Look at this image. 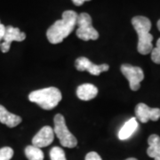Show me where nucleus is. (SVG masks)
I'll list each match as a JSON object with an SVG mask.
<instances>
[{
  "mask_svg": "<svg viewBox=\"0 0 160 160\" xmlns=\"http://www.w3.org/2000/svg\"><path fill=\"white\" fill-rule=\"evenodd\" d=\"M13 156V149L10 147H4L0 149V160H11Z\"/></svg>",
  "mask_w": 160,
  "mask_h": 160,
  "instance_id": "18",
  "label": "nucleus"
},
{
  "mask_svg": "<svg viewBox=\"0 0 160 160\" xmlns=\"http://www.w3.org/2000/svg\"><path fill=\"white\" fill-rule=\"evenodd\" d=\"M53 122H54V128H53L54 134L57 136L60 142L63 147L69 148V149L77 147L78 145L77 138L75 137L68 129V127L66 126L65 118L62 115H55L53 118Z\"/></svg>",
  "mask_w": 160,
  "mask_h": 160,
  "instance_id": "4",
  "label": "nucleus"
},
{
  "mask_svg": "<svg viewBox=\"0 0 160 160\" xmlns=\"http://www.w3.org/2000/svg\"><path fill=\"white\" fill-rule=\"evenodd\" d=\"M75 66L78 71H88L90 74L93 76H99L102 72L108 71L109 69L108 64L96 65L86 57L78 58L75 62Z\"/></svg>",
  "mask_w": 160,
  "mask_h": 160,
  "instance_id": "7",
  "label": "nucleus"
},
{
  "mask_svg": "<svg viewBox=\"0 0 160 160\" xmlns=\"http://www.w3.org/2000/svg\"><path fill=\"white\" fill-rule=\"evenodd\" d=\"M0 122L4 125H6L8 127L12 128L21 124L22 118L18 115L9 112L3 105H0Z\"/></svg>",
  "mask_w": 160,
  "mask_h": 160,
  "instance_id": "11",
  "label": "nucleus"
},
{
  "mask_svg": "<svg viewBox=\"0 0 160 160\" xmlns=\"http://www.w3.org/2000/svg\"><path fill=\"white\" fill-rule=\"evenodd\" d=\"M53 139H54L53 129L49 126H44L33 137L32 145L41 149V148L49 146L53 142Z\"/></svg>",
  "mask_w": 160,
  "mask_h": 160,
  "instance_id": "10",
  "label": "nucleus"
},
{
  "mask_svg": "<svg viewBox=\"0 0 160 160\" xmlns=\"http://www.w3.org/2000/svg\"><path fill=\"white\" fill-rule=\"evenodd\" d=\"M98 94V88L92 84H83L78 87L77 95L82 101H90Z\"/></svg>",
  "mask_w": 160,
  "mask_h": 160,
  "instance_id": "12",
  "label": "nucleus"
},
{
  "mask_svg": "<svg viewBox=\"0 0 160 160\" xmlns=\"http://www.w3.org/2000/svg\"><path fill=\"white\" fill-rule=\"evenodd\" d=\"M50 158L51 160H67L64 150L60 147H53L50 150Z\"/></svg>",
  "mask_w": 160,
  "mask_h": 160,
  "instance_id": "16",
  "label": "nucleus"
},
{
  "mask_svg": "<svg viewBox=\"0 0 160 160\" xmlns=\"http://www.w3.org/2000/svg\"><path fill=\"white\" fill-rule=\"evenodd\" d=\"M135 115L142 123H147L149 120L158 121L160 118V109H152L145 103H139L135 107Z\"/></svg>",
  "mask_w": 160,
  "mask_h": 160,
  "instance_id": "9",
  "label": "nucleus"
},
{
  "mask_svg": "<svg viewBox=\"0 0 160 160\" xmlns=\"http://www.w3.org/2000/svg\"><path fill=\"white\" fill-rule=\"evenodd\" d=\"M138 122L136 118H132L126 122L124 126L121 127L118 132V139L121 141L127 140L134 133V132L137 130Z\"/></svg>",
  "mask_w": 160,
  "mask_h": 160,
  "instance_id": "13",
  "label": "nucleus"
},
{
  "mask_svg": "<svg viewBox=\"0 0 160 160\" xmlns=\"http://www.w3.org/2000/svg\"><path fill=\"white\" fill-rule=\"evenodd\" d=\"M85 160H102V158L100 157V155L94 152V151H91L89 153H87L86 156Z\"/></svg>",
  "mask_w": 160,
  "mask_h": 160,
  "instance_id": "19",
  "label": "nucleus"
},
{
  "mask_svg": "<svg viewBox=\"0 0 160 160\" xmlns=\"http://www.w3.org/2000/svg\"><path fill=\"white\" fill-rule=\"evenodd\" d=\"M62 99V95L61 91L53 86L31 92L29 95V100L31 102L37 103L42 109L46 110L54 109Z\"/></svg>",
  "mask_w": 160,
  "mask_h": 160,
  "instance_id": "3",
  "label": "nucleus"
},
{
  "mask_svg": "<svg viewBox=\"0 0 160 160\" xmlns=\"http://www.w3.org/2000/svg\"><path fill=\"white\" fill-rule=\"evenodd\" d=\"M132 24L138 35V52L143 54H149L153 49V36L149 33L151 22L145 16H135L132 19Z\"/></svg>",
  "mask_w": 160,
  "mask_h": 160,
  "instance_id": "2",
  "label": "nucleus"
},
{
  "mask_svg": "<svg viewBox=\"0 0 160 160\" xmlns=\"http://www.w3.org/2000/svg\"><path fill=\"white\" fill-rule=\"evenodd\" d=\"M157 25H158V30L160 31V20L158 22V24H157Z\"/></svg>",
  "mask_w": 160,
  "mask_h": 160,
  "instance_id": "22",
  "label": "nucleus"
},
{
  "mask_svg": "<svg viewBox=\"0 0 160 160\" xmlns=\"http://www.w3.org/2000/svg\"><path fill=\"white\" fill-rule=\"evenodd\" d=\"M126 160H138V159L134 158H127V159H126Z\"/></svg>",
  "mask_w": 160,
  "mask_h": 160,
  "instance_id": "23",
  "label": "nucleus"
},
{
  "mask_svg": "<svg viewBox=\"0 0 160 160\" xmlns=\"http://www.w3.org/2000/svg\"><path fill=\"white\" fill-rule=\"evenodd\" d=\"M78 16V13L72 10L63 12L62 19L56 21L47 29L46 37L48 41L53 45L62 43L73 31L77 25Z\"/></svg>",
  "mask_w": 160,
  "mask_h": 160,
  "instance_id": "1",
  "label": "nucleus"
},
{
  "mask_svg": "<svg viewBox=\"0 0 160 160\" xmlns=\"http://www.w3.org/2000/svg\"><path fill=\"white\" fill-rule=\"evenodd\" d=\"M151 60L156 64H160V38L157 41V46L151 51Z\"/></svg>",
  "mask_w": 160,
  "mask_h": 160,
  "instance_id": "17",
  "label": "nucleus"
},
{
  "mask_svg": "<svg viewBox=\"0 0 160 160\" xmlns=\"http://www.w3.org/2000/svg\"><path fill=\"white\" fill-rule=\"evenodd\" d=\"M26 38V34L24 32H22L20 29L14 28L12 26H7L6 27V33L4 36L3 42L1 43V51L2 52L6 53L10 50L12 42L17 41V42H22Z\"/></svg>",
  "mask_w": 160,
  "mask_h": 160,
  "instance_id": "8",
  "label": "nucleus"
},
{
  "mask_svg": "<svg viewBox=\"0 0 160 160\" xmlns=\"http://www.w3.org/2000/svg\"><path fill=\"white\" fill-rule=\"evenodd\" d=\"M77 24L78 25V29H77V37L84 41L96 40L99 38V33L96 29L92 27L91 16L86 13L82 12L78 16Z\"/></svg>",
  "mask_w": 160,
  "mask_h": 160,
  "instance_id": "5",
  "label": "nucleus"
},
{
  "mask_svg": "<svg viewBox=\"0 0 160 160\" xmlns=\"http://www.w3.org/2000/svg\"><path fill=\"white\" fill-rule=\"evenodd\" d=\"M25 155L29 160H44V153L41 149L29 145L25 149Z\"/></svg>",
  "mask_w": 160,
  "mask_h": 160,
  "instance_id": "15",
  "label": "nucleus"
},
{
  "mask_svg": "<svg viewBox=\"0 0 160 160\" xmlns=\"http://www.w3.org/2000/svg\"><path fill=\"white\" fill-rule=\"evenodd\" d=\"M121 72L129 81L132 91H138L141 87V82L144 79L143 70L140 67L132 66L130 64H123L121 66Z\"/></svg>",
  "mask_w": 160,
  "mask_h": 160,
  "instance_id": "6",
  "label": "nucleus"
},
{
  "mask_svg": "<svg viewBox=\"0 0 160 160\" xmlns=\"http://www.w3.org/2000/svg\"><path fill=\"white\" fill-rule=\"evenodd\" d=\"M6 33V26L4 24H2L0 22V46H1V43L4 39V36Z\"/></svg>",
  "mask_w": 160,
  "mask_h": 160,
  "instance_id": "20",
  "label": "nucleus"
},
{
  "mask_svg": "<svg viewBox=\"0 0 160 160\" xmlns=\"http://www.w3.org/2000/svg\"><path fill=\"white\" fill-rule=\"evenodd\" d=\"M86 1H91V0H72L73 4H74L75 6H82Z\"/></svg>",
  "mask_w": 160,
  "mask_h": 160,
  "instance_id": "21",
  "label": "nucleus"
},
{
  "mask_svg": "<svg viewBox=\"0 0 160 160\" xmlns=\"http://www.w3.org/2000/svg\"><path fill=\"white\" fill-rule=\"evenodd\" d=\"M149 148L147 154L154 160H160V137L158 134H151L148 139Z\"/></svg>",
  "mask_w": 160,
  "mask_h": 160,
  "instance_id": "14",
  "label": "nucleus"
}]
</instances>
